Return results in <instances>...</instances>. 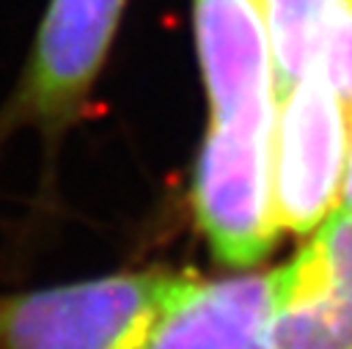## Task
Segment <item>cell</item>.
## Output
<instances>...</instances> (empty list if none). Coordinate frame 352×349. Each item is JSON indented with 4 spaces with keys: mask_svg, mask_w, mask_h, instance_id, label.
Instances as JSON below:
<instances>
[{
    "mask_svg": "<svg viewBox=\"0 0 352 349\" xmlns=\"http://www.w3.org/2000/svg\"><path fill=\"white\" fill-rule=\"evenodd\" d=\"M190 280L138 269L0 294V349H138Z\"/></svg>",
    "mask_w": 352,
    "mask_h": 349,
    "instance_id": "1",
    "label": "cell"
},
{
    "mask_svg": "<svg viewBox=\"0 0 352 349\" xmlns=\"http://www.w3.org/2000/svg\"><path fill=\"white\" fill-rule=\"evenodd\" d=\"M272 124H214L198 154L192 206L212 256L231 272L261 264L280 236Z\"/></svg>",
    "mask_w": 352,
    "mask_h": 349,
    "instance_id": "2",
    "label": "cell"
},
{
    "mask_svg": "<svg viewBox=\"0 0 352 349\" xmlns=\"http://www.w3.org/2000/svg\"><path fill=\"white\" fill-rule=\"evenodd\" d=\"M349 107L324 63H314L275 107L272 187L280 231L311 234L344 192Z\"/></svg>",
    "mask_w": 352,
    "mask_h": 349,
    "instance_id": "3",
    "label": "cell"
},
{
    "mask_svg": "<svg viewBox=\"0 0 352 349\" xmlns=\"http://www.w3.org/2000/svg\"><path fill=\"white\" fill-rule=\"evenodd\" d=\"M270 289V349H352V209L327 214Z\"/></svg>",
    "mask_w": 352,
    "mask_h": 349,
    "instance_id": "4",
    "label": "cell"
},
{
    "mask_svg": "<svg viewBox=\"0 0 352 349\" xmlns=\"http://www.w3.org/2000/svg\"><path fill=\"white\" fill-rule=\"evenodd\" d=\"M124 3L126 0L50 3L16 96L19 121L58 132L80 113L102 71Z\"/></svg>",
    "mask_w": 352,
    "mask_h": 349,
    "instance_id": "5",
    "label": "cell"
},
{
    "mask_svg": "<svg viewBox=\"0 0 352 349\" xmlns=\"http://www.w3.org/2000/svg\"><path fill=\"white\" fill-rule=\"evenodd\" d=\"M195 38L214 124H272L275 69L258 0H195Z\"/></svg>",
    "mask_w": 352,
    "mask_h": 349,
    "instance_id": "6",
    "label": "cell"
},
{
    "mask_svg": "<svg viewBox=\"0 0 352 349\" xmlns=\"http://www.w3.org/2000/svg\"><path fill=\"white\" fill-rule=\"evenodd\" d=\"M270 275H192L138 349H270Z\"/></svg>",
    "mask_w": 352,
    "mask_h": 349,
    "instance_id": "7",
    "label": "cell"
},
{
    "mask_svg": "<svg viewBox=\"0 0 352 349\" xmlns=\"http://www.w3.org/2000/svg\"><path fill=\"white\" fill-rule=\"evenodd\" d=\"M275 69V99H280L314 63L324 58L327 41L346 0H258Z\"/></svg>",
    "mask_w": 352,
    "mask_h": 349,
    "instance_id": "8",
    "label": "cell"
},
{
    "mask_svg": "<svg viewBox=\"0 0 352 349\" xmlns=\"http://www.w3.org/2000/svg\"><path fill=\"white\" fill-rule=\"evenodd\" d=\"M322 63L333 88L338 91L344 104L352 110V0H346L344 5V14L327 41Z\"/></svg>",
    "mask_w": 352,
    "mask_h": 349,
    "instance_id": "9",
    "label": "cell"
},
{
    "mask_svg": "<svg viewBox=\"0 0 352 349\" xmlns=\"http://www.w3.org/2000/svg\"><path fill=\"white\" fill-rule=\"evenodd\" d=\"M341 206L352 209V110H349V146H346V173H344V192Z\"/></svg>",
    "mask_w": 352,
    "mask_h": 349,
    "instance_id": "10",
    "label": "cell"
}]
</instances>
